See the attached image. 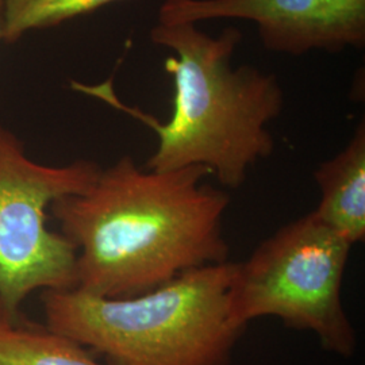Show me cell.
<instances>
[{
  "mask_svg": "<svg viewBox=\"0 0 365 365\" xmlns=\"http://www.w3.org/2000/svg\"><path fill=\"white\" fill-rule=\"evenodd\" d=\"M207 175L203 167L144 170L123 156L87 191L53 202V218L78 250L76 288L131 298L229 261L223 217L230 197L203 182Z\"/></svg>",
  "mask_w": 365,
  "mask_h": 365,
  "instance_id": "obj_1",
  "label": "cell"
},
{
  "mask_svg": "<svg viewBox=\"0 0 365 365\" xmlns=\"http://www.w3.org/2000/svg\"><path fill=\"white\" fill-rule=\"evenodd\" d=\"M242 33L225 27L212 37L192 24L157 22L150 41L173 53L164 71L173 81L172 114L164 123L118 98L113 78L87 86L72 81L75 91L90 95L128 114L158 138L148 170L203 167L221 185L237 190L248 172L274 153L269 123L284 108V91L274 73L256 66L235 68L232 58Z\"/></svg>",
  "mask_w": 365,
  "mask_h": 365,
  "instance_id": "obj_2",
  "label": "cell"
},
{
  "mask_svg": "<svg viewBox=\"0 0 365 365\" xmlns=\"http://www.w3.org/2000/svg\"><path fill=\"white\" fill-rule=\"evenodd\" d=\"M235 265L200 267L120 299L43 289L45 327L111 365H230L247 329L230 309Z\"/></svg>",
  "mask_w": 365,
  "mask_h": 365,
  "instance_id": "obj_3",
  "label": "cell"
},
{
  "mask_svg": "<svg viewBox=\"0 0 365 365\" xmlns=\"http://www.w3.org/2000/svg\"><path fill=\"white\" fill-rule=\"evenodd\" d=\"M352 245L313 211L264 240L235 262L230 309L235 321L274 317L284 327L312 331L327 352L352 357L357 336L341 289Z\"/></svg>",
  "mask_w": 365,
  "mask_h": 365,
  "instance_id": "obj_4",
  "label": "cell"
},
{
  "mask_svg": "<svg viewBox=\"0 0 365 365\" xmlns=\"http://www.w3.org/2000/svg\"><path fill=\"white\" fill-rule=\"evenodd\" d=\"M101 170L90 160L38 164L0 123V302L15 321L34 289L76 288L78 250L48 227L46 210L64 196L87 191Z\"/></svg>",
  "mask_w": 365,
  "mask_h": 365,
  "instance_id": "obj_5",
  "label": "cell"
},
{
  "mask_svg": "<svg viewBox=\"0 0 365 365\" xmlns=\"http://www.w3.org/2000/svg\"><path fill=\"white\" fill-rule=\"evenodd\" d=\"M157 19L164 25L217 19L255 22L262 46L288 56L352 48L318 0H163Z\"/></svg>",
  "mask_w": 365,
  "mask_h": 365,
  "instance_id": "obj_6",
  "label": "cell"
},
{
  "mask_svg": "<svg viewBox=\"0 0 365 365\" xmlns=\"http://www.w3.org/2000/svg\"><path fill=\"white\" fill-rule=\"evenodd\" d=\"M314 179L321 202L313 212L351 245L365 238V122L357 125L346 146L319 164Z\"/></svg>",
  "mask_w": 365,
  "mask_h": 365,
  "instance_id": "obj_7",
  "label": "cell"
},
{
  "mask_svg": "<svg viewBox=\"0 0 365 365\" xmlns=\"http://www.w3.org/2000/svg\"><path fill=\"white\" fill-rule=\"evenodd\" d=\"M0 365H111L76 341L21 318L0 327Z\"/></svg>",
  "mask_w": 365,
  "mask_h": 365,
  "instance_id": "obj_8",
  "label": "cell"
},
{
  "mask_svg": "<svg viewBox=\"0 0 365 365\" xmlns=\"http://www.w3.org/2000/svg\"><path fill=\"white\" fill-rule=\"evenodd\" d=\"M118 1L129 0H4L1 42L15 43L27 31L58 26Z\"/></svg>",
  "mask_w": 365,
  "mask_h": 365,
  "instance_id": "obj_9",
  "label": "cell"
},
{
  "mask_svg": "<svg viewBox=\"0 0 365 365\" xmlns=\"http://www.w3.org/2000/svg\"><path fill=\"white\" fill-rule=\"evenodd\" d=\"M329 16L351 41L352 48L365 43V0H318Z\"/></svg>",
  "mask_w": 365,
  "mask_h": 365,
  "instance_id": "obj_10",
  "label": "cell"
},
{
  "mask_svg": "<svg viewBox=\"0 0 365 365\" xmlns=\"http://www.w3.org/2000/svg\"><path fill=\"white\" fill-rule=\"evenodd\" d=\"M18 321H19V319H18ZM18 321H15L13 317L7 313V310L4 309L3 303L0 302V327L9 325V324H15V322H18Z\"/></svg>",
  "mask_w": 365,
  "mask_h": 365,
  "instance_id": "obj_11",
  "label": "cell"
},
{
  "mask_svg": "<svg viewBox=\"0 0 365 365\" xmlns=\"http://www.w3.org/2000/svg\"><path fill=\"white\" fill-rule=\"evenodd\" d=\"M3 1L0 0V41L3 39Z\"/></svg>",
  "mask_w": 365,
  "mask_h": 365,
  "instance_id": "obj_12",
  "label": "cell"
}]
</instances>
